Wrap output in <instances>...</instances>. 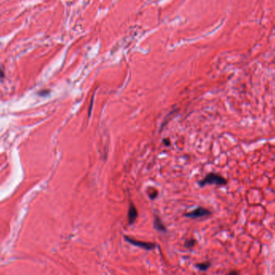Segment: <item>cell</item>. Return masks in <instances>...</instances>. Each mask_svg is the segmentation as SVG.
Masks as SVG:
<instances>
[{
	"label": "cell",
	"mask_w": 275,
	"mask_h": 275,
	"mask_svg": "<svg viewBox=\"0 0 275 275\" xmlns=\"http://www.w3.org/2000/svg\"><path fill=\"white\" fill-rule=\"evenodd\" d=\"M211 214V212L209 210L206 209L204 207H199L196 209L193 210L191 212H188L185 214V217L188 218H192V219H196V218H200V217H207Z\"/></svg>",
	"instance_id": "cell-3"
},
{
	"label": "cell",
	"mask_w": 275,
	"mask_h": 275,
	"mask_svg": "<svg viewBox=\"0 0 275 275\" xmlns=\"http://www.w3.org/2000/svg\"><path fill=\"white\" fill-rule=\"evenodd\" d=\"M157 196H158V191L155 190V189H152V190L151 191V192L149 193V197L151 198V200H155Z\"/></svg>",
	"instance_id": "cell-8"
},
{
	"label": "cell",
	"mask_w": 275,
	"mask_h": 275,
	"mask_svg": "<svg viewBox=\"0 0 275 275\" xmlns=\"http://www.w3.org/2000/svg\"><path fill=\"white\" fill-rule=\"evenodd\" d=\"M125 240L127 241L128 243H130V245L134 246H137V247H139L142 249H145L147 250H151L155 249V245L154 243L151 242H144V241H140V240H134V239L131 238V237H129L127 236H124Z\"/></svg>",
	"instance_id": "cell-2"
},
{
	"label": "cell",
	"mask_w": 275,
	"mask_h": 275,
	"mask_svg": "<svg viewBox=\"0 0 275 275\" xmlns=\"http://www.w3.org/2000/svg\"><path fill=\"white\" fill-rule=\"evenodd\" d=\"M209 266H210L209 262H203V263H200L198 264V265H196V267H197L199 269H200V270H203V271L207 270Z\"/></svg>",
	"instance_id": "cell-6"
},
{
	"label": "cell",
	"mask_w": 275,
	"mask_h": 275,
	"mask_svg": "<svg viewBox=\"0 0 275 275\" xmlns=\"http://www.w3.org/2000/svg\"><path fill=\"white\" fill-rule=\"evenodd\" d=\"M227 181L224 177L216 173H210L207 175L204 179L199 182L200 187H203L207 184H216V185H225Z\"/></svg>",
	"instance_id": "cell-1"
},
{
	"label": "cell",
	"mask_w": 275,
	"mask_h": 275,
	"mask_svg": "<svg viewBox=\"0 0 275 275\" xmlns=\"http://www.w3.org/2000/svg\"><path fill=\"white\" fill-rule=\"evenodd\" d=\"M196 244V240H194V239H190V240H187L186 242H185V246H186L187 248H192Z\"/></svg>",
	"instance_id": "cell-7"
},
{
	"label": "cell",
	"mask_w": 275,
	"mask_h": 275,
	"mask_svg": "<svg viewBox=\"0 0 275 275\" xmlns=\"http://www.w3.org/2000/svg\"><path fill=\"white\" fill-rule=\"evenodd\" d=\"M154 227L155 229L158 231H160V232H166L167 229L166 227L164 226L163 223L162 222V221L160 220L159 217L157 216H155V220H154Z\"/></svg>",
	"instance_id": "cell-5"
},
{
	"label": "cell",
	"mask_w": 275,
	"mask_h": 275,
	"mask_svg": "<svg viewBox=\"0 0 275 275\" xmlns=\"http://www.w3.org/2000/svg\"><path fill=\"white\" fill-rule=\"evenodd\" d=\"M92 103H93V98H92V100H91V103H90V106H89V117L90 116V114H91V112H92V106H93V104H92Z\"/></svg>",
	"instance_id": "cell-9"
},
{
	"label": "cell",
	"mask_w": 275,
	"mask_h": 275,
	"mask_svg": "<svg viewBox=\"0 0 275 275\" xmlns=\"http://www.w3.org/2000/svg\"><path fill=\"white\" fill-rule=\"evenodd\" d=\"M163 142H166V145L167 146H168L169 144H170V141H169V140H167V139H165V140H163Z\"/></svg>",
	"instance_id": "cell-11"
},
{
	"label": "cell",
	"mask_w": 275,
	"mask_h": 275,
	"mask_svg": "<svg viewBox=\"0 0 275 275\" xmlns=\"http://www.w3.org/2000/svg\"><path fill=\"white\" fill-rule=\"evenodd\" d=\"M138 217V211L136 209L135 206L134 205V203H130V207H129V210H128V221H129V224L132 225L134 221H136Z\"/></svg>",
	"instance_id": "cell-4"
},
{
	"label": "cell",
	"mask_w": 275,
	"mask_h": 275,
	"mask_svg": "<svg viewBox=\"0 0 275 275\" xmlns=\"http://www.w3.org/2000/svg\"><path fill=\"white\" fill-rule=\"evenodd\" d=\"M229 275H238V273L236 271H232L231 273H229Z\"/></svg>",
	"instance_id": "cell-10"
}]
</instances>
